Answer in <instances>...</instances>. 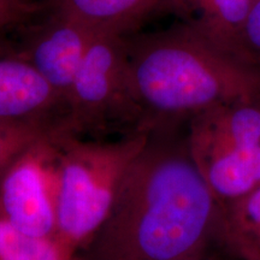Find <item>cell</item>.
<instances>
[{
	"label": "cell",
	"mask_w": 260,
	"mask_h": 260,
	"mask_svg": "<svg viewBox=\"0 0 260 260\" xmlns=\"http://www.w3.org/2000/svg\"><path fill=\"white\" fill-rule=\"evenodd\" d=\"M0 260H84L58 237L27 234L0 213Z\"/></svg>",
	"instance_id": "13"
},
{
	"label": "cell",
	"mask_w": 260,
	"mask_h": 260,
	"mask_svg": "<svg viewBox=\"0 0 260 260\" xmlns=\"http://www.w3.org/2000/svg\"><path fill=\"white\" fill-rule=\"evenodd\" d=\"M193 154L260 145V103L217 106L188 122Z\"/></svg>",
	"instance_id": "8"
},
{
	"label": "cell",
	"mask_w": 260,
	"mask_h": 260,
	"mask_svg": "<svg viewBox=\"0 0 260 260\" xmlns=\"http://www.w3.org/2000/svg\"><path fill=\"white\" fill-rule=\"evenodd\" d=\"M100 32L104 31L45 8L35 21L19 31L21 41L14 47L60 94L65 104L77 70Z\"/></svg>",
	"instance_id": "6"
},
{
	"label": "cell",
	"mask_w": 260,
	"mask_h": 260,
	"mask_svg": "<svg viewBox=\"0 0 260 260\" xmlns=\"http://www.w3.org/2000/svg\"><path fill=\"white\" fill-rule=\"evenodd\" d=\"M64 99L11 42L0 45V121L59 123Z\"/></svg>",
	"instance_id": "7"
},
{
	"label": "cell",
	"mask_w": 260,
	"mask_h": 260,
	"mask_svg": "<svg viewBox=\"0 0 260 260\" xmlns=\"http://www.w3.org/2000/svg\"><path fill=\"white\" fill-rule=\"evenodd\" d=\"M46 6L35 0H0V45L24 29L40 16Z\"/></svg>",
	"instance_id": "15"
},
{
	"label": "cell",
	"mask_w": 260,
	"mask_h": 260,
	"mask_svg": "<svg viewBox=\"0 0 260 260\" xmlns=\"http://www.w3.org/2000/svg\"><path fill=\"white\" fill-rule=\"evenodd\" d=\"M191 155L220 205L260 187V145Z\"/></svg>",
	"instance_id": "10"
},
{
	"label": "cell",
	"mask_w": 260,
	"mask_h": 260,
	"mask_svg": "<svg viewBox=\"0 0 260 260\" xmlns=\"http://www.w3.org/2000/svg\"><path fill=\"white\" fill-rule=\"evenodd\" d=\"M161 0H46L48 9L79 19L104 32L129 35L155 11Z\"/></svg>",
	"instance_id": "11"
},
{
	"label": "cell",
	"mask_w": 260,
	"mask_h": 260,
	"mask_svg": "<svg viewBox=\"0 0 260 260\" xmlns=\"http://www.w3.org/2000/svg\"><path fill=\"white\" fill-rule=\"evenodd\" d=\"M187 128H148L84 260H207L219 247L223 207L191 155Z\"/></svg>",
	"instance_id": "1"
},
{
	"label": "cell",
	"mask_w": 260,
	"mask_h": 260,
	"mask_svg": "<svg viewBox=\"0 0 260 260\" xmlns=\"http://www.w3.org/2000/svg\"><path fill=\"white\" fill-rule=\"evenodd\" d=\"M222 207L219 248L241 260H260V187Z\"/></svg>",
	"instance_id": "12"
},
{
	"label": "cell",
	"mask_w": 260,
	"mask_h": 260,
	"mask_svg": "<svg viewBox=\"0 0 260 260\" xmlns=\"http://www.w3.org/2000/svg\"><path fill=\"white\" fill-rule=\"evenodd\" d=\"M242 47L249 60L260 65V0H254L243 32Z\"/></svg>",
	"instance_id": "16"
},
{
	"label": "cell",
	"mask_w": 260,
	"mask_h": 260,
	"mask_svg": "<svg viewBox=\"0 0 260 260\" xmlns=\"http://www.w3.org/2000/svg\"><path fill=\"white\" fill-rule=\"evenodd\" d=\"M35 2H38V0H35ZM45 2H46V0H45ZM39 3H40V2H39Z\"/></svg>",
	"instance_id": "18"
},
{
	"label": "cell",
	"mask_w": 260,
	"mask_h": 260,
	"mask_svg": "<svg viewBox=\"0 0 260 260\" xmlns=\"http://www.w3.org/2000/svg\"><path fill=\"white\" fill-rule=\"evenodd\" d=\"M253 4L254 0H162L160 11L175 14L219 47L249 60L242 40Z\"/></svg>",
	"instance_id": "9"
},
{
	"label": "cell",
	"mask_w": 260,
	"mask_h": 260,
	"mask_svg": "<svg viewBox=\"0 0 260 260\" xmlns=\"http://www.w3.org/2000/svg\"><path fill=\"white\" fill-rule=\"evenodd\" d=\"M59 133L35 140L0 174V213L30 235L57 237Z\"/></svg>",
	"instance_id": "5"
},
{
	"label": "cell",
	"mask_w": 260,
	"mask_h": 260,
	"mask_svg": "<svg viewBox=\"0 0 260 260\" xmlns=\"http://www.w3.org/2000/svg\"><path fill=\"white\" fill-rule=\"evenodd\" d=\"M129 76L142 128L189 122L217 106L260 103V65L186 23L126 35Z\"/></svg>",
	"instance_id": "2"
},
{
	"label": "cell",
	"mask_w": 260,
	"mask_h": 260,
	"mask_svg": "<svg viewBox=\"0 0 260 260\" xmlns=\"http://www.w3.org/2000/svg\"><path fill=\"white\" fill-rule=\"evenodd\" d=\"M57 128L58 123L0 121V174L19 152Z\"/></svg>",
	"instance_id": "14"
},
{
	"label": "cell",
	"mask_w": 260,
	"mask_h": 260,
	"mask_svg": "<svg viewBox=\"0 0 260 260\" xmlns=\"http://www.w3.org/2000/svg\"><path fill=\"white\" fill-rule=\"evenodd\" d=\"M148 129L116 140H88L59 133L57 237L82 253L105 222Z\"/></svg>",
	"instance_id": "3"
},
{
	"label": "cell",
	"mask_w": 260,
	"mask_h": 260,
	"mask_svg": "<svg viewBox=\"0 0 260 260\" xmlns=\"http://www.w3.org/2000/svg\"><path fill=\"white\" fill-rule=\"evenodd\" d=\"M207 260H217V256H216V255H214V254H212V255H211V256H210V258H209V259H207Z\"/></svg>",
	"instance_id": "17"
},
{
	"label": "cell",
	"mask_w": 260,
	"mask_h": 260,
	"mask_svg": "<svg viewBox=\"0 0 260 260\" xmlns=\"http://www.w3.org/2000/svg\"><path fill=\"white\" fill-rule=\"evenodd\" d=\"M118 126L129 132L144 129L130 83L126 35L100 32L65 98L59 129L83 136Z\"/></svg>",
	"instance_id": "4"
}]
</instances>
